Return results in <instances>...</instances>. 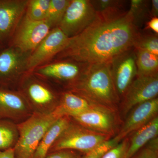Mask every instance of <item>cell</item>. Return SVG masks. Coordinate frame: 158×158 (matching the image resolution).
<instances>
[{"label":"cell","mask_w":158,"mask_h":158,"mask_svg":"<svg viewBox=\"0 0 158 158\" xmlns=\"http://www.w3.org/2000/svg\"><path fill=\"white\" fill-rule=\"evenodd\" d=\"M70 117L86 128L112 138L120 129L118 112L97 105Z\"/></svg>","instance_id":"obj_5"},{"label":"cell","mask_w":158,"mask_h":158,"mask_svg":"<svg viewBox=\"0 0 158 158\" xmlns=\"http://www.w3.org/2000/svg\"><path fill=\"white\" fill-rule=\"evenodd\" d=\"M20 64L19 54L13 48L0 53V83L11 77L17 71Z\"/></svg>","instance_id":"obj_19"},{"label":"cell","mask_w":158,"mask_h":158,"mask_svg":"<svg viewBox=\"0 0 158 158\" xmlns=\"http://www.w3.org/2000/svg\"><path fill=\"white\" fill-rule=\"evenodd\" d=\"M28 3L25 1L0 0V39L10 35Z\"/></svg>","instance_id":"obj_13"},{"label":"cell","mask_w":158,"mask_h":158,"mask_svg":"<svg viewBox=\"0 0 158 158\" xmlns=\"http://www.w3.org/2000/svg\"><path fill=\"white\" fill-rule=\"evenodd\" d=\"M130 158H158V137L150 141Z\"/></svg>","instance_id":"obj_28"},{"label":"cell","mask_w":158,"mask_h":158,"mask_svg":"<svg viewBox=\"0 0 158 158\" xmlns=\"http://www.w3.org/2000/svg\"><path fill=\"white\" fill-rule=\"evenodd\" d=\"M59 118L52 113H33L18 124L19 135L13 148L15 158H33L44 134Z\"/></svg>","instance_id":"obj_3"},{"label":"cell","mask_w":158,"mask_h":158,"mask_svg":"<svg viewBox=\"0 0 158 158\" xmlns=\"http://www.w3.org/2000/svg\"><path fill=\"white\" fill-rule=\"evenodd\" d=\"M28 103L33 113L49 114L56 107L59 102L53 93L40 83H31L27 89Z\"/></svg>","instance_id":"obj_14"},{"label":"cell","mask_w":158,"mask_h":158,"mask_svg":"<svg viewBox=\"0 0 158 158\" xmlns=\"http://www.w3.org/2000/svg\"><path fill=\"white\" fill-rule=\"evenodd\" d=\"M110 69L116 92L121 101L138 74L135 48L125 52L110 61Z\"/></svg>","instance_id":"obj_8"},{"label":"cell","mask_w":158,"mask_h":158,"mask_svg":"<svg viewBox=\"0 0 158 158\" xmlns=\"http://www.w3.org/2000/svg\"><path fill=\"white\" fill-rule=\"evenodd\" d=\"M50 28L45 20L37 21L26 17L15 36V44L23 52L35 50L49 34Z\"/></svg>","instance_id":"obj_10"},{"label":"cell","mask_w":158,"mask_h":158,"mask_svg":"<svg viewBox=\"0 0 158 158\" xmlns=\"http://www.w3.org/2000/svg\"><path fill=\"white\" fill-rule=\"evenodd\" d=\"M149 3V1L144 0H131L130 2V9L128 11L131 15L134 23L138 28L148 15L150 17L148 9Z\"/></svg>","instance_id":"obj_24"},{"label":"cell","mask_w":158,"mask_h":158,"mask_svg":"<svg viewBox=\"0 0 158 158\" xmlns=\"http://www.w3.org/2000/svg\"><path fill=\"white\" fill-rule=\"evenodd\" d=\"M84 155L76 151L62 150L50 153L45 158H83Z\"/></svg>","instance_id":"obj_30"},{"label":"cell","mask_w":158,"mask_h":158,"mask_svg":"<svg viewBox=\"0 0 158 158\" xmlns=\"http://www.w3.org/2000/svg\"><path fill=\"white\" fill-rule=\"evenodd\" d=\"M19 135L18 125L15 123L0 118V151L14 148Z\"/></svg>","instance_id":"obj_22"},{"label":"cell","mask_w":158,"mask_h":158,"mask_svg":"<svg viewBox=\"0 0 158 158\" xmlns=\"http://www.w3.org/2000/svg\"><path fill=\"white\" fill-rule=\"evenodd\" d=\"M119 142L114 138L104 141L89 152L84 155L83 158H102L110 149L117 145Z\"/></svg>","instance_id":"obj_27"},{"label":"cell","mask_w":158,"mask_h":158,"mask_svg":"<svg viewBox=\"0 0 158 158\" xmlns=\"http://www.w3.org/2000/svg\"><path fill=\"white\" fill-rule=\"evenodd\" d=\"M51 0H32L28 3L27 17L32 20H45Z\"/></svg>","instance_id":"obj_25"},{"label":"cell","mask_w":158,"mask_h":158,"mask_svg":"<svg viewBox=\"0 0 158 158\" xmlns=\"http://www.w3.org/2000/svg\"><path fill=\"white\" fill-rule=\"evenodd\" d=\"M158 116L129 137V145L126 158H130L152 139L158 137Z\"/></svg>","instance_id":"obj_16"},{"label":"cell","mask_w":158,"mask_h":158,"mask_svg":"<svg viewBox=\"0 0 158 158\" xmlns=\"http://www.w3.org/2000/svg\"><path fill=\"white\" fill-rule=\"evenodd\" d=\"M97 14L89 0L70 1L58 27L69 38L80 34L96 19Z\"/></svg>","instance_id":"obj_6"},{"label":"cell","mask_w":158,"mask_h":158,"mask_svg":"<svg viewBox=\"0 0 158 158\" xmlns=\"http://www.w3.org/2000/svg\"><path fill=\"white\" fill-rule=\"evenodd\" d=\"M87 64L81 67L72 62H58L41 68L39 73L45 76L73 82L81 75Z\"/></svg>","instance_id":"obj_18"},{"label":"cell","mask_w":158,"mask_h":158,"mask_svg":"<svg viewBox=\"0 0 158 158\" xmlns=\"http://www.w3.org/2000/svg\"><path fill=\"white\" fill-rule=\"evenodd\" d=\"M33 114L26 98L17 93L0 88V118L21 123Z\"/></svg>","instance_id":"obj_12"},{"label":"cell","mask_w":158,"mask_h":158,"mask_svg":"<svg viewBox=\"0 0 158 158\" xmlns=\"http://www.w3.org/2000/svg\"><path fill=\"white\" fill-rule=\"evenodd\" d=\"M71 92L93 104L118 112L120 100L114 86L110 62L87 64L72 83Z\"/></svg>","instance_id":"obj_2"},{"label":"cell","mask_w":158,"mask_h":158,"mask_svg":"<svg viewBox=\"0 0 158 158\" xmlns=\"http://www.w3.org/2000/svg\"><path fill=\"white\" fill-rule=\"evenodd\" d=\"M128 11L119 17L98 16L88 27L69 38L60 56L85 64L109 62L134 48L140 34Z\"/></svg>","instance_id":"obj_1"},{"label":"cell","mask_w":158,"mask_h":158,"mask_svg":"<svg viewBox=\"0 0 158 158\" xmlns=\"http://www.w3.org/2000/svg\"><path fill=\"white\" fill-rule=\"evenodd\" d=\"M129 145V139L127 137L110 149L102 158H126Z\"/></svg>","instance_id":"obj_29"},{"label":"cell","mask_w":158,"mask_h":158,"mask_svg":"<svg viewBox=\"0 0 158 158\" xmlns=\"http://www.w3.org/2000/svg\"><path fill=\"white\" fill-rule=\"evenodd\" d=\"M134 48L147 51L158 56V36L156 34L140 33Z\"/></svg>","instance_id":"obj_26"},{"label":"cell","mask_w":158,"mask_h":158,"mask_svg":"<svg viewBox=\"0 0 158 158\" xmlns=\"http://www.w3.org/2000/svg\"><path fill=\"white\" fill-rule=\"evenodd\" d=\"M0 158H15L13 148L0 151Z\"/></svg>","instance_id":"obj_33"},{"label":"cell","mask_w":158,"mask_h":158,"mask_svg":"<svg viewBox=\"0 0 158 158\" xmlns=\"http://www.w3.org/2000/svg\"><path fill=\"white\" fill-rule=\"evenodd\" d=\"M69 38L59 27L49 33L29 59L28 67L34 68L62 52L67 44Z\"/></svg>","instance_id":"obj_11"},{"label":"cell","mask_w":158,"mask_h":158,"mask_svg":"<svg viewBox=\"0 0 158 158\" xmlns=\"http://www.w3.org/2000/svg\"><path fill=\"white\" fill-rule=\"evenodd\" d=\"M158 94V74L137 75L121 99L119 106L122 115L126 117L136 106L157 97Z\"/></svg>","instance_id":"obj_7"},{"label":"cell","mask_w":158,"mask_h":158,"mask_svg":"<svg viewBox=\"0 0 158 158\" xmlns=\"http://www.w3.org/2000/svg\"><path fill=\"white\" fill-rule=\"evenodd\" d=\"M111 138L88 129L72 119L48 154L62 150H71L85 155Z\"/></svg>","instance_id":"obj_4"},{"label":"cell","mask_w":158,"mask_h":158,"mask_svg":"<svg viewBox=\"0 0 158 158\" xmlns=\"http://www.w3.org/2000/svg\"><path fill=\"white\" fill-rule=\"evenodd\" d=\"M68 0H51L45 20L51 27L59 24L70 3Z\"/></svg>","instance_id":"obj_23"},{"label":"cell","mask_w":158,"mask_h":158,"mask_svg":"<svg viewBox=\"0 0 158 158\" xmlns=\"http://www.w3.org/2000/svg\"><path fill=\"white\" fill-rule=\"evenodd\" d=\"M137 75L158 74V56L147 51L135 48Z\"/></svg>","instance_id":"obj_21"},{"label":"cell","mask_w":158,"mask_h":158,"mask_svg":"<svg viewBox=\"0 0 158 158\" xmlns=\"http://www.w3.org/2000/svg\"><path fill=\"white\" fill-rule=\"evenodd\" d=\"M150 15L151 18L153 17H158V0H152L151 1Z\"/></svg>","instance_id":"obj_32"},{"label":"cell","mask_w":158,"mask_h":158,"mask_svg":"<svg viewBox=\"0 0 158 158\" xmlns=\"http://www.w3.org/2000/svg\"><path fill=\"white\" fill-rule=\"evenodd\" d=\"M68 116L60 117L46 131L37 147L33 158H45L55 141L71 121Z\"/></svg>","instance_id":"obj_17"},{"label":"cell","mask_w":158,"mask_h":158,"mask_svg":"<svg viewBox=\"0 0 158 158\" xmlns=\"http://www.w3.org/2000/svg\"><path fill=\"white\" fill-rule=\"evenodd\" d=\"M98 16L103 19L119 17L125 13L123 8L125 1L118 0L90 1Z\"/></svg>","instance_id":"obj_20"},{"label":"cell","mask_w":158,"mask_h":158,"mask_svg":"<svg viewBox=\"0 0 158 158\" xmlns=\"http://www.w3.org/2000/svg\"><path fill=\"white\" fill-rule=\"evenodd\" d=\"M146 30H151L156 34H158V17H153L146 23L145 28Z\"/></svg>","instance_id":"obj_31"},{"label":"cell","mask_w":158,"mask_h":158,"mask_svg":"<svg viewBox=\"0 0 158 158\" xmlns=\"http://www.w3.org/2000/svg\"><path fill=\"white\" fill-rule=\"evenodd\" d=\"M95 105L76 94L68 91L63 94L52 113L59 118L64 116L72 117L89 110Z\"/></svg>","instance_id":"obj_15"},{"label":"cell","mask_w":158,"mask_h":158,"mask_svg":"<svg viewBox=\"0 0 158 158\" xmlns=\"http://www.w3.org/2000/svg\"><path fill=\"white\" fill-rule=\"evenodd\" d=\"M158 97L139 104L130 111L114 137L120 142L158 116Z\"/></svg>","instance_id":"obj_9"}]
</instances>
